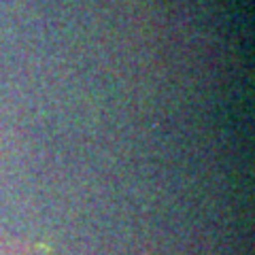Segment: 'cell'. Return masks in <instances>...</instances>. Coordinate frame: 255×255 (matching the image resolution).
<instances>
[{"label":"cell","instance_id":"cell-1","mask_svg":"<svg viewBox=\"0 0 255 255\" xmlns=\"http://www.w3.org/2000/svg\"><path fill=\"white\" fill-rule=\"evenodd\" d=\"M0 255H30L28 245L15 236L0 234Z\"/></svg>","mask_w":255,"mask_h":255}]
</instances>
